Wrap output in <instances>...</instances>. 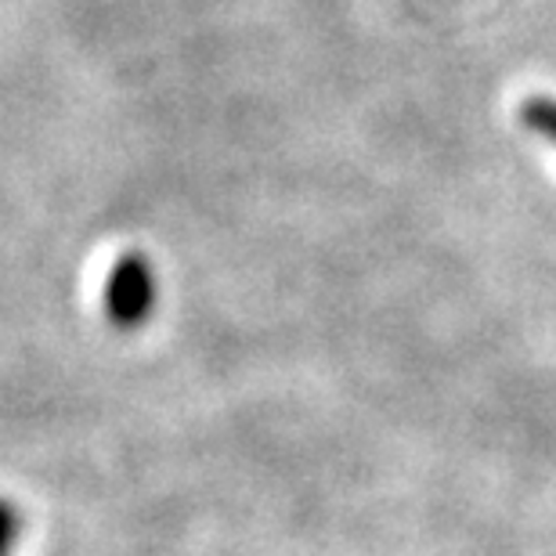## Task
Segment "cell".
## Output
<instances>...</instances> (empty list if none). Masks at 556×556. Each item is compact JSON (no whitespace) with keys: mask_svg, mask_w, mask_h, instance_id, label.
I'll return each mask as SVG.
<instances>
[{"mask_svg":"<svg viewBox=\"0 0 556 556\" xmlns=\"http://www.w3.org/2000/svg\"><path fill=\"white\" fill-rule=\"evenodd\" d=\"M22 535V517L18 509L8 503V498H0V556H11L15 549V542Z\"/></svg>","mask_w":556,"mask_h":556,"instance_id":"obj_3","label":"cell"},{"mask_svg":"<svg viewBox=\"0 0 556 556\" xmlns=\"http://www.w3.org/2000/svg\"><path fill=\"white\" fill-rule=\"evenodd\" d=\"M520 124H525L531 135H539L542 141L556 144V98H528L520 105Z\"/></svg>","mask_w":556,"mask_h":556,"instance_id":"obj_2","label":"cell"},{"mask_svg":"<svg viewBox=\"0 0 556 556\" xmlns=\"http://www.w3.org/2000/svg\"><path fill=\"white\" fill-rule=\"evenodd\" d=\"M155 311V271L141 253H124L105 282V315L116 329L135 332Z\"/></svg>","mask_w":556,"mask_h":556,"instance_id":"obj_1","label":"cell"}]
</instances>
